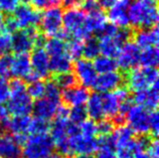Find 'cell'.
<instances>
[{
	"label": "cell",
	"mask_w": 159,
	"mask_h": 158,
	"mask_svg": "<svg viewBox=\"0 0 159 158\" xmlns=\"http://www.w3.org/2000/svg\"><path fill=\"white\" fill-rule=\"evenodd\" d=\"M75 76L85 88H93L95 82L97 80L98 74L94 69L93 63L91 61L85 59H80L76 61V64L74 65Z\"/></svg>",
	"instance_id": "7c38bea8"
},
{
	"label": "cell",
	"mask_w": 159,
	"mask_h": 158,
	"mask_svg": "<svg viewBox=\"0 0 159 158\" xmlns=\"http://www.w3.org/2000/svg\"><path fill=\"white\" fill-rule=\"evenodd\" d=\"M107 16L101 9L95 10L93 12H90L86 15L85 24L87 28L92 33H97L100 34L102 32L103 28L108 23L107 22Z\"/></svg>",
	"instance_id": "d4e9b609"
},
{
	"label": "cell",
	"mask_w": 159,
	"mask_h": 158,
	"mask_svg": "<svg viewBox=\"0 0 159 158\" xmlns=\"http://www.w3.org/2000/svg\"><path fill=\"white\" fill-rule=\"evenodd\" d=\"M149 123H150V132H151V134H153L154 138H156L159 131V118L156 110L150 111Z\"/></svg>",
	"instance_id": "f6af8a7d"
},
{
	"label": "cell",
	"mask_w": 159,
	"mask_h": 158,
	"mask_svg": "<svg viewBox=\"0 0 159 158\" xmlns=\"http://www.w3.org/2000/svg\"><path fill=\"white\" fill-rule=\"evenodd\" d=\"M39 34L36 27L19 29L11 35V49L15 55H27L34 48V43Z\"/></svg>",
	"instance_id": "52a82bcc"
},
{
	"label": "cell",
	"mask_w": 159,
	"mask_h": 158,
	"mask_svg": "<svg viewBox=\"0 0 159 158\" xmlns=\"http://www.w3.org/2000/svg\"><path fill=\"white\" fill-rule=\"evenodd\" d=\"M113 131H114V123L112 122V120L102 119L97 124V134L100 136L110 135Z\"/></svg>",
	"instance_id": "60d3db41"
},
{
	"label": "cell",
	"mask_w": 159,
	"mask_h": 158,
	"mask_svg": "<svg viewBox=\"0 0 159 158\" xmlns=\"http://www.w3.org/2000/svg\"><path fill=\"white\" fill-rule=\"evenodd\" d=\"M86 12L79 8H70L66 9L62 14V26L64 30L68 32L70 37V34L79 29L80 27L85 25L86 20Z\"/></svg>",
	"instance_id": "d6986e66"
},
{
	"label": "cell",
	"mask_w": 159,
	"mask_h": 158,
	"mask_svg": "<svg viewBox=\"0 0 159 158\" xmlns=\"http://www.w3.org/2000/svg\"><path fill=\"white\" fill-rule=\"evenodd\" d=\"M43 97L53 100V101L61 102V89L56 85V83H54L53 81L48 82L45 84V92H44Z\"/></svg>",
	"instance_id": "f35d334b"
},
{
	"label": "cell",
	"mask_w": 159,
	"mask_h": 158,
	"mask_svg": "<svg viewBox=\"0 0 159 158\" xmlns=\"http://www.w3.org/2000/svg\"><path fill=\"white\" fill-rule=\"evenodd\" d=\"M150 111L140 106L133 105L130 110L125 115V122L128 123V127L134 134L147 135L150 132Z\"/></svg>",
	"instance_id": "8992f818"
},
{
	"label": "cell",
	"mask_w": 159,
	"mask_h": 158,
	"mask_svg": "<svg viewBox=\"0 0 159 158\" xmlns=\"http://www.w3.org/2000/svg\"><path fill=\"white\" fill-rule=\"evenodd\" d=\"M116 1L117 0H97L100 8H103V9H109L111 6L114 5Z\"/></svg>",
	"instance_id": "f907efd6"
},
{
	"label": "cell",
	"mask_w": 159,
	"mask_h": 158,
	"mask_svg": "<svg viewBox=\"0 0 159 158\" xmlns=\"http://www.w3.org/2000/svg\"><path fill=\"white\" fill-rule=\"evenodd\" d=\"M10 87L7 78L0 77V105L5 104L9 98Z\"/></svg>",
	"instance_id": "7bdbcfd3"
},
{
	"label": "cell",
	"mask_w": 159,
	"mask_h": 158,
	"mask_svg": "<svg viewBox=\"0 0 159 158\" xmlns=\"http://www.w3.org/2000/svg\"><path fill=\"white\" fill-rule=\"evenodd\" d=\"M28 3L36 10H43L57 6L61 4V0H28Z\"/></svg>",
	"instance_id": "ab89813d"
},
{
	"label": "cell",
	"mask_w": 159,
	"mask_h": 158,
	"mask_svg": "<svg viewBox=\"0 0 159 158\" xmlns=\"http://www.w3.org/2000/svg\"><path fill=\"white\" fill-rule=\"evenodd\" d=\"M74 155L91 156L98 151V140L96 137H87L79 134L70 137Z\"/></svg>",
	"instance_id": "4fadbf2b"
},
{
	"label": "cell",
	"mask_w": 159,
	"mask_h": 158,
	"mask_svg": "<svg viewBox=\"0 0 159 158\" xmlns=\"http://www.w3.org/2000/svg\"><path fill=\"white\" fill-rule=\"evenodd\" d=\"M130 0H117L114 5L108 9L107 19L119 28H126L130 25L128 16V9Z\"/></svg>",
	"instance_id": "9a60e30c"
},
{
	"label": "cell",
	"mask_w": 159,
	"mask_h": 158,
	"mask_svg": "<svg viewBox=\"0 0 159 158\" xmlns=\"http://www.w3.org/2000/svg\"><path fill=\"white\" fill-rule=\"evenodd\" d=\"M94 69L96 70L97 74H106L110 72H114L117 66V61L115 59L108 57L105 56H99L93 61Z\"/></svg>",
	"instance_id": "83f0119b"
},
{
	"label": "cell",
	"mask_w": 159,
	"mask_h": 158,
	"mask_svg": "<svg viewBox=\"0 0 159 158\" xmlns=\"http://www.w3.org/2000/svg\"><path fill=\"white\" fill-rule=\"evenodd\" d=\"M86 111L88 116L93 121H100V120H102L105 117L101 94L97 92L90 95V97L86 103Z\"/></svg>",
	"instance_id": "cb8c5ba5"
},
{
	"label": "cell",
	"mask_w": 159,
	"mask_h": 158,
	"mask_svg": "<svg viewBox=\"0 0 159 158\" xmlns=\"http://www.w3.org/2000/svg\"><path fill=\"white\" fill-rule=\"evenodd\" d=\"M100 56V47L99 40L97 38L90 37L86 40L83 47V56H85V60L91 61L95 60L96 57Z\"/></svg>",
	"instance_id": "1f68e13d"
},
{
	"label": "cell",
	"mask_w": 159,
	"mask_h": 158,
	"mask_svg": "<svg viewBox=\"0 0 159 158\" xmlns=\"http://www.w3.org/2000/svg\"><path fill=\"white\" fill-rule=\"evenodd\" d=\"M80 7L82 8V10L84 12H87V13H90V12L100 9L97 0H82L81 6Z\"/></svg>",
	"instance_id": "7dc6e473"
},
{
	"label": "cell",
	"mask_w": 159,
	"mask_h": 158,
	"mask_svg": "<svg viewBox=\"0 0 159 158\" xmlns=\"http://www.w3.org/2000/svg\"><path fill=\"white\" fill-rule=\"evenodd\" d=\"M26 91L29 97L32 100H39L44 96L45 83L41 80H36L34 82H31L26 87Z\"/></svg>",
	"instance_id": "836d02e7"
},
{
	"label": "cell",
	"mask_w": 159,
	"mask_h": 158,
	"mask_svg": "<svg viewBox=\"0 0 159 158\" xmlns=\"http://www.w3.org/2000/svg\"><path fill=\"white\" fill-rule=\"evenodd\" d=\"M11 56L6 55L0 56V77L7 78L10 76Z\"/></svg>",
	"instance_id": "ee69618b"
},
{
	"label": "cell",
	"mask_w": 159,
	"mask_h": 158,
	"mask_svg": "<svg viewBox=\"0 0 159 158\" xmlns=\"http://www.w3.org/2000/svg\"><path fill=\"white\" fill-rule=\"evenodd\" d=\"M20 0H0V12L11 13L19 5Z\"/></svg>",
	"instance_id": "bcb514c9"
},
{
	"label": "cell",
	"mask_w": 159,
	"mask_h": 158,
	"mask_svg": "<svg viewBox=\"0 0 159 158\" xmlns=\"http://www.w3.org/2000/svg\"><path fill=\"white\" fill-rule=\"evenodd\" d=\"M78 158H92L91 156H79Z\"/></svg>",
	"instance_id": "db71d44e"
},
{
	"label": "cell",
	"mask_w": 159,
	"mask_h": 158,
	"mask_svg": "<svg viewBox=\"0 0 159 158\" xmlns=\"http://www.w3.org/2000/svg\"><path fill=\"white\" fill-rule=\"evenodd\" d=\"M73 68V60L66 52L49 56V70L54 74L70 72Z\"/></svg>",
	"instance_id": "484cf974"
},
{
	"label": "cell",
	"mask_w": 159,
	"mask_h": 158,
	"mask_svg": "<svg viewBox=\"0 0 159 158\" xmlns=\"http://www.w3.org/2000/svg\"><path fill=\"white\" fill-rule=\"evenodd\" d=\"M31 117L29 115L13 116L8 119L4 128H6L12 135H20L28 133Z\"/></svg>",
	"instance_id": "603a6c76"
},
{
	"label": "cell",
	"mask_w": 159,
	"mask_h": 158,
	"mask_svg": "<svg viewBox=\"0 0 159 158\" xmlns=\"http://www.w3.org/2000/svg\"><path fill=\"white\" fill-rule=\"evenodd\" d=\"M133 35V32L128 27L119 28L114 35H103L100 36L99 47L100 53L112 59H116L121 52L122 47L129 41Z\"/></svg>",
	"instance_id": "277c9868"
},
{
	"label": "cell",
	"mask_w": 159,
	"mask_h": 158,
	"mask_svg": "<svg viewBox=\"0 0 159 158\" xmlns=\"http://www.w3.org/2000/svg\"><path fill=\"white\" fill-rule=\"evenodd\" d=\"M98 140L99 149H107V150H115V140L113 134L100 136ZM98 149V150H99Z\"/></svg>",
	"instance_id": "b9f144b4"
},
{
	"label": "cell",
	"mask_w": 159,
	"mask_h": 158,
	"mask_svg": "<svg viewBox=\"0 0 159 158\" xmlns=\"http://www.w3.org/2000/svg\"><path fill=\"white\" fill-rule=\"evenodd\" d=\"M49 129H51L49 121L34 117V118H31L30 125H29V129H28V133H30V135L48 134Z\"/></svg>",
	"instance_id": "d6a6232c"
},
{
	"label": "cell",
	"mask_w": 159,
	"mask_h": 158,
	"mask_svg": "<svg viewBox=\"0 0 159 158\" xmlns=\"http://www.w3.org/2000/svg\"><path fill=\"white\" fill-rule=\"evenodd\" d=\"M159 61V52L157 47L144 48L140 52L139 64L146 68H156Z\"/></svg>",
	"instance_id": "f1b7e54d"
},
{
	"label": "cell",
	"mask_w": 159,
	"mask_h": 158,
	"mask_svg": "<svg viewBox=\"0 0 159 158\" xmlns=\"http://www.w3.org/2000/svg\"><path fill=\"white\" fill-rule=\"evenodd\" d=\"M18 29H24L28 27H36L40 23L41 14L28 3H22L15 8L12 12Z\"/></svg>",
	"instance_id": "9c48e42d"
},
{
	"label": "cell",
	"mask_w": 159,
	"mask_h": 158,
	"mask_svg": "<svg viewBox=\"0 0 159 158\" xmlns=\"http://www.w3.org/2000/svg\"><path fill=\"white\" fill-rule=\"evenodd\" d=\"M158 89L159 86L158 83H156L150 88L136 91L132 99L133 103H135L137 106H140L148 111H155L158 106Z\"/></svg>",
	"instance_id": "2e32d148"
},
{
	"label": "cell",
	"mask_w": 159,
	"mask_h": 158,
	"mask_svg": "<svg viewBox=\"0 0 159 158\" xmlns=\"http://www.w3.org/2000/svg\"><path fill=\"white\" fill-rule=\"evenodd\" d=\"M54 145L48 134L27 136L21 148L23 158H47L52 152Z\"/></svg>",
	"instance_id": "3957f363"
},
{
	"label": "cell",
	"mask_w": 159,
	"mask_h": 158,
	"mask_svg": "<svg viewBox=\"0 0 159 158\" xmlns=\"http://www.w3.org/2000/svg\"><path fill=\"white\" fill-rule=\"evenodd\" d=\"M62 9L56 6L48 8L41 15L40 27L44 36L57 37L62 30Z\"/></svg>",
	"instance_id": "ba28073f"
},
{
	"label": "cell",
	"mask_w": 159,
	"mask_h": 158,
	"mask_svg": "<svg viewBox=\"0 0 159 158\" xmlns=\"http://www.w3.org/2000/svg\"><path fill=\"white\" fill-rule=\"evenodd\" d=\"M124 82V78L122 74L118 72H110L106 74H101L97 77L93 89H95L98 93H109L113 92L122 86Z\"/></svg>",
	"instance_id": "e0dca14e"
},
{
	"label": "cell",
	"mask_w": 159,
	"mask_h": 158,
	"mask_svg": "<svg viewBox=\"0 0 159 158\" xmlns=\"http://www.w3.org/2000/svg\"><path fill=\"white\" fill-rule=\"evenodd\" d=\"M61 106V102L53 101V100L43 97L32 104V113L34 117L49 121L56 117L58 107Z\"/></svg>",
	"instance_id": "ac0fdd59"
},
{
	"label": "cell",
	"mask_w": 159,
	"mask_h": 158,
	"mask_svg": "<svg viewBox=\"0 0 159 158\" xmlns=\"http://www.w3.org/2000/svg\"><path fill=\"white\" fill-rule=\"evenodd\" d=\"M9 111H8V108L6 105H4V104H2V105H0V123H1L2 127L5 126L6 122L8 121V119H9Z\"/></svg>",
	"instance_id": "c3c4849f"
},
{
	"label": "cell",
	"mask_w": 159,
	"mask_h": 158,
	"mask_svg": "<svg viewBox=\"0 0 159 158\" xmlns=\"http://www.w3.org/2000/svg\"><path fill=\"white\" fill-rule=\"evenodd\" d=\"M127 83V88L134 92L150 88L158 83V70L156 68H135L128 72Z\"/></svg>",
	"instance_id": "5b68a950"
},
{
	"label": "cell",
	"mask_w": 159,
	"mask_h": 158,
	"mask_svg": "<svg viewBox=\"0 0 159 158\" xmlns=\"http://www.w3.org/2000/svg\"><path fill=\"white\" fill-rule=\"evenodd\" d=\"M20 156L21 146L14 137L9 134L0 136V158H19Z\"/></svg>",
	"instance_id": "7402d4cb"
},
{
	"label": "cell",
	"mask_w": 159,
	"mask_h": 158,
	"mask_svg": "<svg viewBox=\"0 0 159 158\" xmlns=\"http://www.w3.org/2000/svg\"><path fill=\"white\" fill-rule=\"evenodd\" d=\"M33 74L39 80L47 79L51 70H49V56L44 51L43 47L33 48L31 56H29Z\"/></svg>",
	"instance_id": "5bb4252c"
},
{
	"label": "cell",
	"mask_w": 159,
	"mask_h": 158,
	"mask_svg": "<svg viewBox=\"0 0 159 158\" xmlns=\"http://www.w3.org/2000/svg\"><path fill=\"white\" fill-rule=\"evenodd\" d=\"M96 158H117L114 150H107V149H99Z\"/></svg>",
	"instance_id": "681fc988"
},
{
	"label": "cell",
	"mask_w": 159,
	"mask_h": 158,
	"mask_svg": "<svg viewBox=\"0 0 159 158\" xmlns=\"http://www.w3.org/2000/svg\"><path fill=\"white\" fill-rule=\"evenodd\" d=\"M44 51L47 52L48 56H53L66 52V43L57 37H51L44 43Z\"/></svg>",
	"instance_id": "f546056e"
},
{
	"label": "cell",
	"mask_w": 159,
	"mask_h": 158,
	"mask_svg": "<svg viewBox=\"0 0 159 158\" xmlns=\"http://www.w3.org/2000/svg\"><path fill=\"white\" fill-rule=\"evenodd\" d=\"M10 76L27 83L39 80L31 70L30 60H29L28 55L11 56Z\"/></svg>",
	"instance_id": "8fae6325"
},
{
	"label": "cell",
	"mask_w": 159,
	"mask_h": 158,
	"mask_svg": "<svg viewBox=\"0 0 159 158\" xmlns=\"http://www.w3.org/2000/svg\"><path fill=\"white\" fill-rule=\"evenodd\" d=\"M141 49L134 41H127L117 56V66L122 72H130L139 65Z\"/></svg>",
	"instance_id": "30bf717a"
},
{
	"label": "cell",
	"mask_w": 159,
	"mask_h": 158,
	"mask_svg": "<svg viewBox=\"0 0 159 158\" xmlns=\"http://www.w3.org/2000/svg\"><path fill=\"white\" fill-rule=\"evenodd\" d=\"M68 118L70 122H72L75 125H80L85 120L88 119V114L86 111V108L84 106L81 107H72V109H69Z\"/></svg>",
	"instance_id": "e575fe53"
},
{
	"label": "cell",
	"mask_w": 159,
	"mask_h": 158,
	"mask_svg": "<svg viewBox=\"0 0 159 158\" xmlns=\"http://www.w3.org/2000/svg\"><path fill=\"white\" fill-rule=\"evenodd\" d=\"M10 94L7 100V108L13 116L29 115L32 111V99L26 91L25 82L14 79L9 83Z\"/></svg>",
	"instance_id": "7a4b0ae2"
},
{
	"label": "cell",
	"mask_w": 159,
	"mask_h": 158,
	"mask_svg": "<svg viewBox=\"0 0 159 158\" xmlns=\"http://www.w3.org/2000/svg\"><path fill=\"white\" fill-rule=\"evenodd\" d=\"M134 43L140 49L157 47L158 43V28L154 26L152 28H142L134 33Z\"/></svg>",
	"instance_id": "44dd1931"
},
{
	"label": "cell",
	"mask_w": 159,
	"mask_h": 158,
	"mask_svg": "<svg viewBox=\"0 0 159 158\" xmlns=\"http://www.w3.org/2000/svg\"><path fill=\"white\" fill-rule=\"evenodd\" d=\"M53 82L61 90H66L76 86L77 78L72 72H66L61 74H57L53 77Z\"/></svg>",
	"instance_id": "4dcf8cb0"
},
{
	"label": "cell",
	"mask_w": 159,
	"mask_h": 158,
	"mask_svg": "<svg viewBox=\"0 0 159 158\" xmlns=\"http://www.w3.org/2000/svg\"><path fill=\"white\" fill-rule=\"evenodd\" d=\"M83 47L84 43L82 41L70 39L69 43H66V53L72 60L78 61L83 56Z\"/></svg>",
	"instance_id": "d590c367"
},
{
	"label": "cell",
	"mask_w": 159,
	"mask_h": 158,
	"mask_svg": "<svg viewBox=\"0 0 159 158\" xmlns=\"http://www.w3.org/2000/svg\"><path fill=\"white\" fill-rule=\"evenodd\" d=\"M11 51V34L4 26H0V56H6Z\"/></svg>",
	"instance_id": "8d00e7d4"
},
{
	"label": "cell",
	"mask_w": 159,
	"mask_h": 158,
	"mask_svg": "<svg viewBox=\"0 0 159 158\" xmlns=\"http://www.w3.org/2000/svg\"><path fill=\"white\" fill-rule=\"evenodd\" d=\"M47 158H66V157L62 156L61 154H60L58 152H52Z\"/></svg>",
	"instance_id": "f5cc1de1"
},
{
	"label": "cell",
	"mask_w": 159,
	"mask_h": 158,
	"mask_svg": "<svg viewBox=\"0 0 159 158\" xmlns=\"http://www.w3.org/2000/svg\"><path fill=\"white\" fill-rule=\"evenodd\" d=\"M101 96H102L104 115L113 119L115 116L119 114L120 101L113 92L103 93L101 94Z\"/></svg>",
	"instance_id": "4316f807"
},
{
	"label": "cell",
	"mask_w": 159,
	"mask_h": 158,
	"mask_svg": "<svg viewBox=\"0 0 159 158\" xmlns=\"http://www.w3.org/2000/svg\"><path fill=\"white\" fill-rule=\"evenodd\" d=\"M80 134L87 137H95L97 135V124L93 120H85L79 125Z\"/></svg>",
	"instance_id": "74e56055"
},
{
	"label": "cell",
	"mask_w": 159,
	"mask_h": 158,
	"mask_svg": "<svg viewBox=\"0 0 159 158\" xmlns=\"http://www.w3.org/2000/svg\"><path fill=\"white\" fill-rule=\"evenodd\" d=\"M129 22L134 27L152 28L158 21L156 0H137L128 9Z\"/></svg>",
	"instance_id": "6da1fadb"
},
{
	"label": "cell",
	"mask_w": 159,
	"mask_h": 158,
	"mask_svg": "<svg viewBox=\"0 0 159 158\" xmlns=\"http://www.w3.org/2000/svg\"><path fill=\"white\" fill-rule=\"evenodd\" d=\"M133 158H151V157H150L147 150H142V151L136 152L135 155L133 156Z\"/></svg>",
	"instance_id": "816d5d0a"
},
{
	"label": "cell",
	"mask_w": 159,
	"mask_h": 158,
	"mask_svg": "<svg viewBox=\"0 0 159 158\" xmlns=\"http://www.w3.org/2000/svg\"><path fill=\"white\" fill-rule=\"evenodd\" d=\"M90 93L87 88L83 86H75L73 88L64 90L61 99L66 105L70 107H81L86 105Z\"/></svg>",
	"instance_id": "ffe728a7"
}]
</instances>
